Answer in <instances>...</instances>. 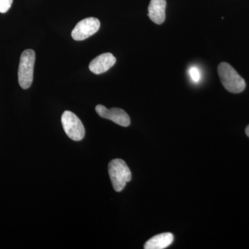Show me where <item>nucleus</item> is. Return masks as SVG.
Masks as SVG:
<instances>
[{
	"instance_id": "nucleus-1",
	"label": "nucleus",
	"mask_w": 249,
	"mask_h": 249,
	"mask_svg": "<svg viewBox=\"0 0 249 249\" xmlns=\"http://www.w3.org/2000/svg\"><path fill=\"white\" fill-rule=\"evenodd\" d=\"M218 74L224 87L229 92L239 93L246 88L244 78L227 62H221L218 66Z\"/></svg>"
},
{
	"instance_id": "nucleus-9",
	"label": "nucleus",
	"mask_w": 249,
	"mask_h": 249,
	"mask_svg": "<svg viewBox=\"0 0 249 249\" xmlns=\"http://www.w3.org/2000/svg\"><path fill=\"white\" fill-rule=\"evenodd\" d=\"M174 236L170 232L160 234L154 236L147 240L144 245L145 249H163L173 244Z\"/></svg>"
},
{
	"instance_id": "nucleus-5",
	"label": "nucleus",
	"mask_w": 249,
	"mask_h": 249,
	"mask_svg": "<svg viewBox=\"0 0 249 249\" xmlns=\"http://www.w3.org/2000/svg\"><path fill=\"white\" fill-rule=\"evenodd\" d=\"M101 22L96 18H88L77 23L71 32L72 38L76 41L85 40L99 30Z\"/></svg>"
},
{
	"instance_id": "nucleus-11",
	"label": "nucleus",
	"mask_w": 249,
	"mask_h": 249,
	"mask_svg": "<svg viewBox=\"0 0 249 249\" xmlns=\"http://www.w3.org/2000/svg\"><path fill=\"white\" fill-rule=\"evenodd\" d=\"M189 74L193 81L197 83V82H199V80H200V71H199V69L196 68V67H191L189 70Z\"/></svg>"
},
{
	"instance_id": "nucleus-8",
	"label": "nucleus",
	"mask_w": 249,
	"mask_h": 249,
	"mask_svg": "<svg viewBox=\"0 0 249 249\" xmlns=\"http://www.w3.org/2000/svg\"><path fill=\"white\" fill-rule=\"evenodd\" d=\"M165 0H151L148 6V17L157 24H161L165 19Z\"/></svg>"
},
{
	"instance_id": "nucleus-4",
	"label": "nucleus",
	"mask_w": 249,
	"mask_h": 249,
	"mask_svg": "<svg viewBox=\"0 0 249 249\" xmlns=\"http://www.w3.org/2000/svg\"><path fill=\"white\" fill-rule=\"evenodd\" d=\"M61 121L64 131L72 140L79 142L84 138V125L74 113L65 111L62 114Z\"/></svg>"
},
{
	"instance_id": "nucleus-3",
	"label": "nucleus",
	"mask_w": 249,
	"mask_h": 249,
	"mask_svg": "<svg viewBox=\"0 0 249 249\" xmlns=\"http://www.w3.org/2000/svg\"><path fill=\"white\" fill-rule=\"evenodd\" d=\"M35 61L36 53L34 50L27 49L22 52L18 69V82L22 89H27L32 84Z\"/></svg>"
},
{
	"instance_id": "nucleus-7",
	"label": "nucleus",
	"mask_w": 249,
	"mask_h": 249,
	"mask_svg": "<svg viewBox=\"0 0 249 249\" xmlns=\"http://www.w3.org/2000/svg\"><path fill=\"white\" fill-rule=\"evenodd\" d=\"M116 62V59L113 54L103 53L91 60L89 65V70L95 74H101L114 66Z\"/></svg>"
},
{
	"instance_id": "nucleus-10",
	"label": "nucleus",
	"mask_w": 249,
	"mask_h": 249,
	"mask_svg": "<svg viewBox=\"0 0 249 249\" xmlns=\"http://www.w3.org/2000/svg\"><path fill=\"white\" fill-rule=\"evenodd\" d=\"M14 0H0V13L5 14L11 9Z\"/></svg>"
},
{
	"instance_id": "nucleus-12",
	"label": "nucleus",
	"mask_w": 249,
	"mask_h": 249,
	"mask_svg": "<svg viewBox=\"0 0 249 249\" xmlns=\"http://www.w3.org/2000/svg\"><path fill=\"white\" fill-rule=\"evenodd\" d=\"M246 134L249 137V124L247 126V128H246Z\"/></svg>"
},
{
	"instance_id": "nucleus-2",
	"label": "nucleus",
	"mask_w": 249,
	"mask_h": 249,
	"mask_svg": "<svg viewBox=\"0 0 249 249\" xmlns=\"http://www.w3.org/2000/svg\"><path fill=\"white\" fill-rule=\"evenodd\" d=\"M108 171L112 186L116 192L122 191L127 183L132 179L130 170L125 162L121 159L111 160Z\"/></svg>"
},
{
	"instance_id": "nucleus-6",
	"label": "nucleus",
	"mask_w": 249,
	"mask_h": 249,
	"mask_svg": "<svg viewBox=\"0 0 249 249\" xmlns=\"http://www.w3.org/2000/svg\"><path fill=\"white\" fill-rule=\"evenodd\" d=\"M96 111L103 119L113 121L123 127H127L130 124V119L128 114L120 108L107 109L102 105H98L96 107Z\"/></svg>"
}]
</instances>
